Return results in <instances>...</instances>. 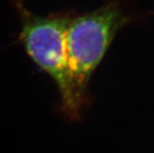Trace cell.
<instances>
[{
	"instance_id": "1",
	"label": "cell",
	"mask_w": 154,
	"mask_h": 153,
	"mask_svg": "<svg viewBox=\"0 0 154 153\" xmlns=\"http://www.w3.org/2000/svg\"><path fill=\"white\" fill-rule=\"evenodd\" d=\"M17 8L22 23L20 39L27 53L57 83L67 117L79 118L83 104L75 92L66 57V34L70 19L36 16L20 1L17 3Z\"/></svg>"
},
{
	"instance_id": "2",
	"label": "cell",
	"mask_w": 154,
	"mask_h": 153,
	"mask_svg": "<svg viewBox=\"0 0 154 153\" xmlns=\"http://www.w3.org/2000/svg\"><path fill=\"white\" fill-rule=\"evenodd\" d=\"M116 7H104L70 20L66 34V57L73 87L84 104L91 76L110 45L120 23Z\"/></svg>"
}]
</instances>
